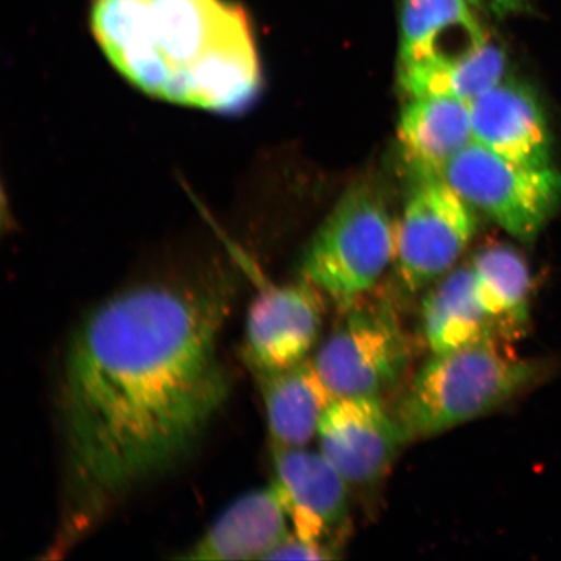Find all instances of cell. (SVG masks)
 <instances>
[{
    "label": "cell",
    "mask_w": 561,
    "mask_h": 561,
    "mask_svg": "<svg viewBox=\"0 0 561 561\" xmlns=\"http://www.w3.org/2000/svg\"><path fill=\"white\" fill-rule=\"evenodd\" d=\"M228 293L149 284L103 301L67 351L60 409L70 528L187 451L229 396L219 359Z\"/></svg>",
    "instance_id": "obj_1"
},
{
    "label": "cell",
    "mask_w": 561,
    "mask_h": 561,
    "mask_svg": "<svg viewBox=\"0 0 561 561\" xmlns=\"http://www.w3.org/2000/svg\"><path fill=\"white\" fill-rule=\"evenodd\" d=\"M94 37L111 65L144 93L237 114L262 87L249 18L222 0H95Z\"/></svg>",
    "instance_id": "obj_2"
},
{
    "label": "cell",
    "mask_w": 561,
    "mask_h": 561,
    "mask_svg": "<svg viewBox=\"0 0 561 561\" xmlns=\"http://www.w3.org/2000/svg\"><path fill=\"white\" fill-rule=\"evenodd\" d=\"M510 345L490 339L433 354L396 410L407 440L437 436L489 415L541 382L547 364L518 357Z\"/></svg>",
    "instance_id": "obj_3"
},
{
    "label": "cell",
    "mask_w": 561,
    "mask_h": 561,
    "mask_svg": "<svg viewBox=\"0 0 561 561\" xmlns=\"http://www.w3.org/2000/svg\"><path fill=\"white\" fill-rule=\"evenodd\" d=\"M396 224L366 182L350 187L316 231L301 276L345 311L366 298L394 262Z\"/></svg>",
    "instance_id": "obj_4"
},
{
    "label": "cell",
    "mask_w": 561,
    "mask_h": 561,
    "mask_svg": "<svg viewBox=\"0 0 561 561\" xmlns=\"http://www.w3.org/2000/svg\"><path fill=\"white\" fill-rule=\"evenodd\" d=\"M411 355L394 305L360 300L342 311L312 362L334 398L381 397L402 380Z\"/></svg>",
    "instance_id": "obj_5"
},
{
    "label": "cell",
    "mask_w": 561,
    "mask_h": 561,
    "mask_svg": "<svg viewBox=\"0 0 561 561\" xmlns=\"http://www.w3.org/2000/svg\"><path fill=\"white\" fill-rule=\"evenodd\" d=\"M440 178L469 206L523 242L535 240L561 199V174L556 168L514 163L474 140Z\"/></svg>",
    "instance_id": "obj_6"
},
{
    "label": "cell",
    "mask_w": 561,
    "mask_h": 561,
    "mask_svg": "<svg viewBox=\"0 0 561 561\" xmlns=\"http://www.w3.org/2000/svg\"><path fill=\"white\" fill-rule=\"evenodd\" d=\"M476 228L474 209L440 175H421L396 224L394 263L405 291L417 293L447 275Z\"/></svg>",
    "instance_id": "obj_7"
},
{
    "label": "cell",
    "mask_w": 561,
    "mask_h": 561,
    "mask_svg": "<svg viewBox=\"0 0 561 561\" xmlns=\"http://www.w3.org/2000/svg\"><path fill=\"white\" fill-rule=\"evenodd\" d=\"M275 479L294 535L339 556L350 531L348 483L324 455L272 447Z\"/></svg>",
    "instance_id": "obj_8"
},
{
    "label": "cell",
    "mask_w": 561,
    "mask_h": 561,
    "mask_svg": "<svg viewBox=\"0 0 561 561\" xmlns=\"http://www.w3.org/2000/svg\"><path fill=\"white\" fill-rule=\"evenodd\" d=\"M320 453L350 486L368 488L388 473L407 437L381 397L335 398L318 431Z\"/></svg>",
    "instance_id": "obj_9"
},
{
    "label": "cell",
    "mask_w": 561,
    "mask_h": 561,
    "mask_svg": "<svg viewBox=\"0 0 561 561\" xmlns=\"http://www.w3.org/2000/svg\"><path fill=\"white\" fill-rule=\"evenodd\" d=\"M325 298L311 284L266 286L250 307L243 357L255 376L308 359L324 324Z\"/></svg>",
    "instance_id": "obj_10"
},
{
    "label": "cell",
    "mask_w": 561,
    "mask_h": 561,
    "mask_svg": "<svg viewBox=\"0 0 561 561\" xmlns=\"http://www.w3.org/2000/svg\"><path fill=\"white\" fill-rule=\"evenodd\" d=\"M469 111L474 142L517 164L552 168L549 126L528 87L503 79L469 103Z\"/></svg>",
    "instance_id": "obj_11"
},
{
    "label": "cell",
    "mask_w": 561,
    "mask_h": 561,
    "mask_svg": "<svg viewBox=\"0 0 561 561\" xmlns=\"http://www.w3.org/2000/svg\"><path fill=\"white\" fill-rule=\"evenodd\" d=\"M399 69L465 58L490 37L469 0H401Z\"/></svg>",
    "instance_id": "obj_12"
},
{
    "label": "cell",
    "mask_w": 561,
    "mask_h": 561,
    "mask_svg": "<svg viewBox=\"0 0 561 561\" xmlns=\"http://www.w3.org/2000/svg\"><path fill=\"white\" fill-rule=\"evenodd\" d=\"M289 516L275 486L230 504L180 560H266L289 537Z\"/></svg>",
    "instance_id": "obj_13"
},
{
    "label": "cell",
    "mask_w": 561,
    "mask_h": 561,
    "mask_svg": "<svg viewBox=\"0 0 561 561\" xmlns=\"http://www.w3.org/2000/svg\"><path fill=\"white\" fill-rule=\"evenodd\" d=\"M407 161L420 175H442L472 142L469 103L446 96L410 98L398 126Z\"/></svg>",
    "instance_id": "obj_14"
},
{
    "label": "cell",
    "mask_w": 561,
    "mask_h": 561,
    "mask_svg": "<svg viewBox=\"0 0 561 561\" xmlns=\"http://www.w3.org/2000/svg\"><path fill=\"white\" fill-rule=\"evenodd\" d=\"M272 447L301 448L318 437L319 425L334 396L312 360L257 375Z\"/></svg>",
    "instance_id": "obj_15"
},
{
    "label": "cell",
    "mask_w": 561,
    "mask_h": 561,
    "mask_svg": "<svg viewBox=\"0 0 561 561\" xmlns=\"http://www.w3.org/2000/svg\"><path fill=\"white\" fill-rule=\"evenodd\" d=\"M420 327L432 354L502 340L477 297L471 265L453 270L433 284L421 304Z\"/></svg>",
    "instance_id": "obj_16"
},
{
    "label": "cell",
    "mask_w": 561,
    "mask_h": 561,
    "mask_svg": "<svg viewBox=\"0 0 561 561\" xmlns=\"http://www.w3.org/2000/svg\"><path fill=\"white\" fill-rule=\"evenodd\" d=\"M471 265L476 293L502 340L523 339L530 324L531 275L525 257L508 244L481 249Z\"/></svg>",
    "instance_id": "obj_17"
},
{
    "label": "cell",
    "mask_w": 561,
    "mask_h": 561,
    "mask_svg": "<svg viewBox=\"0 0 561 561\" xmlns=\"http://www.w3.org/2000/svg\"><path fill=\"white\" fill-rule=\"evenodd\" d=\"M507 54L489 39L476 51L439 65L399 69V82L409 98L446 96L471 103L504 79Z\"/></svg>",
    "instance_id": "obj_18"
},
{
    "label": "cell",
    "mask_w": 561,
    "mask_h": 561,
    "mask_svg": "<svg viewBox=\"0 0 561 561\" xmlns=\"http://www.w3.org/2000/svg\"><path fill=\"white\" fill-rule=\"evenodd\" d=\"M340 558L331 550L319 545L305 541L298 536L289 535L273 550L266 560L301 559V560H332Z\"/></svg>",
    "instance_id": "obj_19"
},
{
    "label": "cell",
    "mask_w": 561,
    "mask_h": 561,
    "mask_svg": "<svg viewBox=\"0 0 561 561\" xmlns=\"http://www.w3.org/2000/svg\"><path fill=\"white\" fill-rule=\"evenodd\" d=\"M469 3L481 13L504 19L530 11L536 0H469Z\"/></svg>",
    "instance_id": "obj_20"
}]
</instances>
